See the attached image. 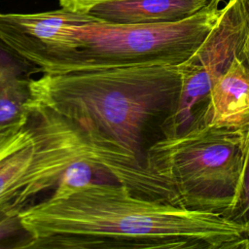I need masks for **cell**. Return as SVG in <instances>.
<instances>
[{
  "mask_svg": "<svg viewBox=\"0 0 249 249\" xmlns=\"http://www.w3.org/2000/svg\"><path fill=\"white\" fill-rule=\"evenodd\" d=\"M180 90L178 65L164 63L43 73L33 84L35 100L83 130L119 183L175 205L176 193L149 171L147 156L165 136Z\"/></svg>",
  "mask_w": 249,
  "mask_h": 249,
  "instance_id": "6da1fadb",
  "label": "cell"
},
{
  "mask_svg": "<svg viewBox=\"0 0 249 249\" xmlns=\"http://www.w3.org/2000/svg\"><path fill=\"white\" fill-rule=\"evenodd\" d=\"M31 249H248L247 231L221 213L134 196L124 185L92 184L20 213Z\"/></svg>",
  "mask_w": 249,
  "mask_h": 249,
  "instance_id": "7a4b0ae2",
  "label": "cell"
},
{
  "mask_svg": "<svg viewBox=\"0 0 249 249\" xmlns=\"http://www.w3.org/2000/svg\"><path fill=\"white\" fill-rule=\"evenodd\" d=\"M224 0H213L195 15L176 21L113 24L88 12L63 7L62 23L47 52L44 73L175 64L185 61L219 19Z\"/></svg>",
  "mask_w": 249,
  "mask_h": 249,
  "instance_id": "3957f363",
  "label": "cell"
},
{
  "mask_svg": "<svg viewBox=\"0 0 249 249\" xmlns=\"http://www.w3.org/2000/svg\"><path fill=\"white\" fill-rule=\"evenodd\" d=\"M245 126L192 125L154 144L147 167L167 183L183 207L225 213L236 190Z\"/></svg>",
  "mask_w": 249,
  "mask_h": 249,
  "instance_id": "277c9868",
  "label": "cell"
},
{
  "mask_svg": "<svg viewBox=\"0 0 249 249\" xmlns=\"http://www.w3.org/2000/svg\"><path fill=\"white\" fill-rule=\"evenodd\" d=\"M84 157L100 160L83 130L35 100L27 124L0 147V208L20 214Z\"/></svg>",
  "mask_w": 249,
  "mask_h": 249,
  "instance_id": "5b68a950",
  "label": "cell"
},
{
  "mask_svg": "<svg viewBox=\"0 0 249 249\" xmlns=\"http://www.w3.org/2000/svg\"><path fill=\"white\" fill-rule=\"evenodd\" d=\"M248 39L249 24L242 3L240 0H229L205 40L178 65L180 96L166 124L165 136L182 133L190 127L195 113Z\"/></svg>",
  "mask_w": 249,
  "mask_h": 249,
  "instance_id": "8992f818",
  "label": "cell"
},
{
  "mask_svg": "<svg viewBox=\"0 0 249 249\" xmlns=\"http://www.w3.org/2000/svg\"><path fill=\"white\" fill-rule=\"evenodd\" d=\"M41 68L0 39V147L27 124Z\"/></svg>",
  "mask_w": 249,
  "mask_h": 249,
  "instance_id": "52a82bcc",
  "label": "cell"
},
{
  "mask_svg": "<svg viewBox=\"0 0 249 249\" xmlns=\"http://www.w3.org/2000/svg\"><path fill=\"white\" fill-rule=\"evenodd\" d=\"M249 124V39L195 113L192 125L238 127Z\"/></svg>",
  "mask_w": 249,
  "mask_h": 249,
  "instance_id": "ba28073f",
  "label": "cell"
},
{
  "mask_svg": "<svg viewBox=\"0 0 249 249\" xmlns=\"http://www.w3.org/2000/svg\"><path fill=\"white\" fill-rule=\"evenodd\" d=\"M213 0H109L90 7L93 18L113 24H146L189 18Z\"/></svg>",
  "mask_w": 249,
  "mask_h": 249,
  "instance_id": "9c48e42d",
  "label": "cell"
},
{
  "mask_svg": "<svg viewBox=\"0 0 249 249\" xmlns=\"http://www.w3.org/2000/svg\"><path fill=\"white\" fill-rule=\"evenodd\" d=\"M114 183H119V181L97 158L84 157L68 165L49 197L64 198L92 184Z\"/></svg>",
  "mask_w": 249,
  "mask_h": 249,
  "instance_id": "30bf717a",
  "label": "cell"
},
{
  "mask_svg": "<svg viewBox=\"0 0 249 249\" xmlns=\"http://www.w3.org/2000/svg\"><path fill=\"white\" fill-rule=\"evenodd\" d=\"M230 220L249 230V124L245 126L241 167L234 196L231 207L225 213Z\"/></svg>",
  "mask_w": 249,
  "mask_h": 249,
  "instance_id": "8fae6325",
  "label": "cell"
},
{
  "mask_svg": "<svg viewBox=\"0 0 249 249\" xmlns=\"http://www.w3.org/2000/svg\"><path fill=\"white\" fill-rule=\"evenodd\" d=\"M33 233L23 224L20 214L0 208V249H31Z\"/></svg>",
  "mask_w": 249,
  "mask_h": 249,
  "instance_id": "7c38bea8",
  "label": "cell"
},
{
  "mask_svg": "<svg viewBox=\"0 0 249 249\" xmlns=\"http://www.w3.org/2000/svg\"><path fill=\"white\" fill-rule=\"evenodd\" d=\"M104 1H109V0H59V3L61 7H64L67 9H71L74 11L87 12L90 7Z\"/></svg>",
  "mask_w": 249,
  "mask_h": 249,
  "instance_id": "4fadbf2b",
  "label": "cell"
},
{
  "mask_svg": "<svg viewBox=\"0 0 249 249\" xmlns=\"http://www.w3.org/2000/svg\"><path fill=\"white\" fill-rule=\"evenodd\" d=\"M240 1L242 3V6H243V9H244L247 20H248V24H249V0H240Z\"/></svg>",
  "mask_w": 249,
  "mask_h": 249,
  "instance_id": "5bb4252c",
  "label": "cell"
},
{
  "mask_svg": "<svg viewBox=\"0 0 249 249\" xmlns=\"http://www.w3.org/2000/svg\"><path fill=\"white\" fill-rule=\"evenodd\" d=\"M247 234H248V237H249V230L247 231Z\"/></svg>",
  "mask_w": 249,
  "mask_h": 249,
  "instance_id": "9a60e30c",
  "label": "cell"
}]
</instances>
